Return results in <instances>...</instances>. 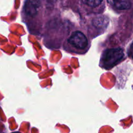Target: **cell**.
Here are the masks:
<instances>
[{
    "instance_id": "cell-1",
    "label": "cell",
    "mask_w": 133,
    "mask_h": 133,
    "mask_svg": "<svg viewBox=\"0 0 133 133\" xmlns=\"http://www.w3.org/2000/svg\"><path fill=\"white\" fill-rule=\"evenodd\" d=\"M91 46L89 36L83 31L75 30L71 31L63 44L64 50L69 53L84 55Z\"/></svg>"
},
{
    "instance_id": "cell-2",
    "label": "cell",
    "mask_w": 133,
    "mask_h": 133,
    "mask_svg": "<svg viewBox=\"0 0 133 133\" xmlns=\"http://www.w3.org/2000/svg\"><path fill=\"white\" fill-rule=\"evenodd\" d=\"M124 57V51L122 48H109L101 53L99 66L104 70H110L118 64Z\"/></svg>"
},
{
    "instance_id": "cell-3",
    "label": "cell",
    "mask_w": 133,
    "mask_h": 133,
    "mask_svg": "<svg viewBox=\"0 0 133 133\" xmlns=\"http://www.w3.org/2000/svg\"><path fill=\"white\" fill-rule=\"evenodd\" d=\"M109 24V20L105 16L95 17L92 21V28L88 30V35L93 38L103 33Z\"/></svg>"
},
{
    "instance_id": "cell-4",
    "label": "cell",
    "mask_w": 133,
    "mask_h": 133,
    "mask_svg": "<svg viewBox=\"0 0 133 133\" xmlns=\"http://www.w3.org/2000/svg\"><path fill=\"white\" fill-rule=\"evenodd\" d=\"M40 0H27L24 5L25 13L29 18H35L40 9Z\"/></svg>"
},
{
    "instance_id": "cell-5",
    "label": "cell",
    "mask_w": 133,
    "mask_h": 133,
    "mask_svg": "<svg viewBox=\"0 0 133 133\" xmlns=\"http://www.w3.org/2000/svg\"><path fill=\"white\" fill-rule=\"evenodd\" d=\"M112 4L118 10H127L131 6L129 0H111Z\"/></svg>"
},
{
    "instance_id": "cell-6",
    "label": "cell",
    "mask_w": 133,
    "mask_h": 133,
    "mask_svg": "<svg viewBox=\"0 0 133 133\" xmlns=\"http://www.w3.org/2000/svg\"><path fill=\"white\" fill-rule=\"evenodd\" d=\"M84 5L92 8H96L99 6L103 2V0H81Z\"/></svg>"
},
{
    "instance_id": "cell-7",
    "label": "cell",
    "mask_w": 133,
    "mask_h": 133,
    "mask_svg": "<svg viewBox=\"0 0 133 133\" xmlns=\"http://www.w3.org/2000/svg\"><path fill=\"white\" fill-rule=\"evenodd\" d=\"M130 55L131 56L132 58H133V42L131 44V48H130Z\"/></svg>"
},
{
    "instance_id": "cell-8",
    "label": "cell",
    "mask_w": 133,
    "mask_h": 133,
    "mask_svg": "<svg viewBox=\"0 0 133 133\" xmlns=\"http://www.w3.org/2000/svg\"><path fill=\"white\" fill-rule=\"evenodd\" d=\"M12 133H20V132H12Z\"/></svg>"
}]
</instances>
